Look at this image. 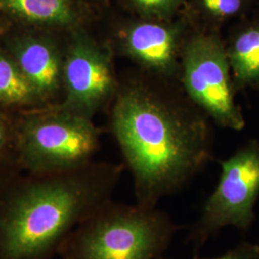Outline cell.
<instances>
[{"label": "cell", "instance_id": "1", "mask_svg": "<svg viewBox=\"0 0 259 259\" xmlns=\"http://www.w3.org/2000/svg\"><path fill=\"white\" fill-rule=\"evenodd\" d=\"M207 119L177 80L139 68L119 83L111 131L134 178L137 205L157 207L209 163L213 136Z\"/></svg>", "mask_w": 259, "mask_h": 259}, {"label": "cell", "instance_id": "2", "mask_svg": "<svg viewBox=\"0 0 259 259\" xmlns=\"http://www.w3.org/2000/svg\"><path fill=\"white\" fill-rule=\"evenodd\" d=\"M122 166L90 163L0 183V259H54L75 229L112 200Z\"/></svg>", "mask_w": 259, "mask_h": 259}, {"label": "cell", "instance_id": "3", "mask_svg": "<svg viewBox=\"0 0 259 259\" xmlns=\"http://www.w3.org/2000/svg\"><path fill=\"white\" fill-rule=\"evenodd\" d=\"M180 229L157 207L111 200L69 234L59 255L62 259H160Z\"/></svg>", "mask_w": 259, "mask_h": 259}, {"label": "cell", "instance_id": "4", "mask_svg": "<svg viewBox=\"0 0 259 259\" xmlns=\"http://www.w3.org/2000/svg\"><path fill=\"white\" fill-rule=\"evenodd\" d=\"M100 131L90 118L59 109L28 117L17 128L20 169L29 173L71 171L93 162Z\"/></svg>", "mask_w": 259, "mask_h": 259}, {"label": "cell", "instance_id": "5", "mask_svg": "<svg viewBox=\"0 0 259 259\" xmlns=\"http://www.w3.org/2000/svg\"><path fill=\"white\" fill-rule=\"evenodd\" d=\"M179 83L217 126L233 131L245 128L220 31L193 26L182 56Z\"/></svg>", "mask_w": 259, "mask_h": 259}, {"label": "cell", "instance_id": "6", "mask_svg": "<svg viewBox=\"0 0 259 259\" xmlns=\"http://www.w3.org/2000/svg\"><path fill=\"white\" fill-rule=\"evenodd\" d=\"M221 174L204 202L199 218L189 229L187 242L196 255L223 229L249 231L255 221L259 198V141L252 139L220 161Z\"/></svg>", "mask_w": 259, "mask_h": 259}, {"label": "cell", "instance_id": "7", "mask_svg": "<svg viewBox=\"0 0 259 259\" xmlns=\"http://www.w3.org/2000/svg\"><path fill=\"white\" fill-rule=\"evenodd\" d=\"M63 88L65 98L60 109L92 119L119 88L112 48L75 29L65 51Z\"/></svg>", "mask_w": 259, "mask_h": 259}, {"label": "cell", "instance_id": "8", "mask_svg": "<svg viewBox=\"0 0 259 259\" xmlns=\"http://www.w3.org/2000/svg\"><path fill=\"white\" fill-rule=\"evenodd\" d=\"M192 29L184 13L169 19L137 17L121 25L113 46L140 69L179 81L182 56Z\"/></svg>", "mask_w": 259, "mask_h": 259}, {"label": "cell", "instance_id": "9", "mask_svg": "<svg viewBox=\"0 0 259 259\" xmlns=\"http://www.w3.org/2000/svg\"><path fill=\"white\" fill-rule=\"evenodd\" d=\"M10 55L33 87L39 101L54 97L63 87L65 52L49 37L25 35L14 38Z\"/></svg>", "mask_w": 259, "mask_h": 259}, {"label": "cell", "instance_id": "10", "mask_svg": "<svg viewBox=\"0 0 259 259\" xmlns=\"http://www.w3.org/2000/svg\"><path fill=\"white\" fill-rule=\"evenodd\" d=\"M225 46L236 93L259 90V14L234 28Z\"/></svg>", "mask_w": 259, "mask_h": 259}, {"label": "cell", "instance_id": "11", "mask_svg": "<svg viewBox=\"0 0 259 259\" xmlns=\"http://www.w3.org/2000/svg\"><path fill=\"white\" fill-rule=\"evenodd\" d=\"M0 12L32 24L65 28L79 24L72 0H0Z\"/></svg>", "mask_w": 259, "mask_h": 259}, {"label": "cell", "instance_id": "12", "mask_svg": "<svg viewBox=\"0 0 259 259\" xmlns=\"http://www.w3.org/2000/svg\"><path fill=\"white\" fill-rule=\"evenodd\" d=\"M250 0H186L184 14L195 27L220 31L227 21L242 15Z\"/></svg>", "mask_w": 259, "mask_h": 259}, {"label": "cell", "instance_id": "13", "mask_svg": "<svg viewBox=\"0 0 259 259\" xmlns=\"http://www.w3.org/2000/svg\"><path fill=\"white\" fill-rule=\"evenodd\" d=\"M38 101L33 87L15 60L0 49V104L31 105Z\"/></svg>", "mask_w": 259, "mask_h": 259}, {"label": "cell", "instance_id": "14", "mask_svg": "<svg viewBox=\"0 0 259 259\" xmlns=\"http://www.w3.org/2000/svg\"><path fill=\"white\" fill-rule=\"evenodd\" d=\"M17 129L0 117V183L18 175Z\"/></svg>", "mask_w": 259, "mask_h": 259}, {"label": "cell", "instance_id": "15", "mask_svg": "<svg viewBox=\"0 0 259 259\" xmlns=\"http://www.w3.org/2000/svg\"><path fill=\"white\" fill-rule=\"evenodd\" d=\"M186 0H126L132 12L143 19H169L177 17Z\"/></svg>", "mask_w": 259, "mask_h": 259}, {"label": "cell", "instance_id": "16", "mask_svg": "<svg viewBox=\"0 0 259 259\" xmlns=\"http://www.w3.org/2000/svg\"><path fill=\"white\" fill-rule=\"evenodd\" d=\"M160 259L165 258L161 257ZM204 259H259V245L247 241L241 242L220 256Z\"/></svg>", "mask_w": 259, "mask_h": 259}]
</instances>
